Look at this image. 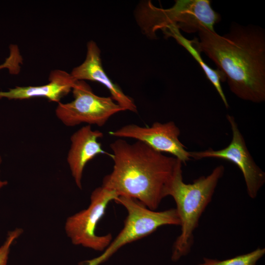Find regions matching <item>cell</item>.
Returning <instances> with one entry per match:
<instances>
[{
    "label": "cell",
    "mask_w": 265,
    "mask_h": 265,
    "mask_svg": "<svg viewBox=\"0 0 265 265\" xmlns=\"http://www.w3.org/2000/svg\"><path fill=\"white\" fill-rule=\"evenodd\" d=\"M192 40L225 75L230 90L240 99L265 101V35L255 26H235L220 35L203 29Z\"/></svg>",
    "instance_id": "obj_1"
},
{
    "label": "cell",
    "mask_w": 265,
    "mask_h": 265,
    "mask_svg": "<svg viewBox=\"0 0 265 265\" xmlns=\"http://www.w3.org/2000/svg\"><path fill=\"white\" fill-rule=\"evenodd\" d=\"M112 171L105 176L102 186L118 196L138 200L155 211L167 197L168 186L183 163L139 141L129 143L118 139L110 144Z\"/></svg>",
    "instance_id": "obj_2"
},
{
    "label": "cell",
    "mask_w": 265,
    "mask_h": 265,
    "mask_svg": "<svg viewBox=\"0 0 265 265\" xmlns=\"http://www.w3.org/2000/svg\"><path fill=\"white\" fill-rule=\"evenodd\" d=\"M182 164L176 170L166 192L167 196H171L176 203L180 220L181 233L172 246L171 259L173 262L178 261L190 252L194 232L225 171L224 166L220 165L207 176H202L192 183L186 184L183 180Z\"/></svg>",
    "instance_id": "obj_3"
},
{
    "label": "cell",
    "mask_w": 265,
    "mask_h": 265,
    "mask_svg": "<svg viewBox=\"0 0 265 265\" xmlns=\"http://www.w3.org/2000/svg\"><path fill=\"white\" fill-rule=\"evenodd\" d=\"M114 201L127 210L123 228L101 255L84 261L80 265H100L123 246L149 235L159 227L180 225L176 208L157 212L149 209L138 200L125 196H119Z\"/></svg>",
    "instance_id": "obj_4"
},
{
    "label": "cell",
    "mask_w": 265,
    "mask_h": 265,
    "mask_svg": "<svg viewBox=\"0 0 265 265\" xmlns=\"http://www.w3.org/2000/svg\"><path fill=\"white\" fill-rule=\"evenodd\" d=\"M141 17L145 19V30L155 35L158 29L169 26L188 33L203 29L214 30V25L220 20V15L211 6L209 0H177L168 9L158 8L148 2Z\"/></svg>",
    "instance_id": "obj_5"
},
{
    "label": "cell",
    "mask_w": 265,
    "mask_h": 265,
    "mask_svg": "<svg viewBox=\"0 0 265 265\" xmlns=\"http://www.w3.org/2000/svg\"><path fill=\"white\" fill-rule=\"evenodd\" d=\"M72 90L74 100L59 103L55 109L56 117L66 126L86 123L102 127L112 115L125 110L111 96L96 95L84 80H77Z\"/></svg>",
    "instance_id": "obj_6"
},
{
    "label": "cell",
    "mask_w": 265,
    "mask_h": 265,
    "mask_svg": "<svg viewBox=\"0 0 265 265\" xmlns=\"http://www.w3.org/2000/svg\"><path fill=\"white\" fill-rule=\"evenodd\" d=\"M118 196L113 190L98 187L91 193L89 206L67 218L65 231L73 244L100 252L108 246L113 239L111 234L99 236L96 229L109 203Z\"/></svg>",
    "instance_id": "obj_7"
},
{
    "label": "cell",
    "mask_w": 265,
    "mask_h": 265,
    "mask_svg": "<svg viewBox=\"0 0 265 265\" xmlns=\"http://www.w3.org/2000/svg\"><path fill=\"white\" fill-rule=\"evenodd\" d=\"M226 118L232 132L229 145L217 150L210 148L205 151L189 152L190 157L195 160L220 159L234 163L242 173L248 196L255 199L265 183V173L253 159L234 116L228 114Z\"/></svg>",
    "instance_id": "obj_8"
},
{
    "label": "cell",
    "mask_w": 265,
    "mask_h": 265,
    "mask_svg": "<svg viewBox=\"0 0 265 265\" xmlns=\"http://www.w3.org/2000/svg\"><path fill=\"white\" fill-rule=\"evenodd\" d=\"M180 133L178 127L171 121L163 123L156 122L149 127L128 124L109 132L114 137L141 141L158 152L170 154L186 164L191 159L189 152L179 139Z\"/></svg>",
    "instance_id": "obj_9"
},
{
    "label": "cell",
    "mask_w": 265,
    "mask_h": 265,
    "mask_svg": "<svg viewBox=\"0 0 265 265\" xmlns=\"http://www.w3.org/2000/svg\"><path fill=\"white\" fill-rule=\"evenodd\" d=\"M70 74L77 80H89L101 83L108 90L112 99L125 110L135 113L137 112L133 99L126 95L121 88L110 79L104 71L101 51L94 41L88 42L85 59L80 65L73 69Z\"/></svg>",
    "instance_id": "obj_10"
},
{
    "label": "cell",
    "mask_w": 265,
    "mask_h": 265,
    "mask_svg": "<svg viewBox=\"0 0 265 265\" xmlns=\"http://www.w3.org/2000/svg\"><path fill=\"white\" fill-rule=\"evenodd\" d=\"M103 136L99 130H93L90 125L83 126L71 136V144L67 161L76 185L82 188V178L86 164L99 154H105L98 140Z\"/></svg>",
    "instance_id": "obj_11"
},
{
    "label": "cell",
    "mask_w": 265,
    "mask_h": 265,
    "mask_svg": "<svg viewBox=\"0 0 265 265\" xmlns=\"http://www.w3.org/2000/svg\"><path fill=\"white\" fill-rule=\"evenodd\" d=\"M48 83L39 86H16L7 91H0V99L24 100L43 97L58 102L72 90L77 81L70 74L61 70L52 71Z\"/></svg>",
    "instance_id": "obj_12"
},
{
    "label": "cell",
    "mask_w": 265,
    "mask_h": 265,
    "mask_svg": "<svg viewBox=\"0 0 265 265\" xmlns=\"http://www.w3.org/2000/svg\"><path fill=\"white\" fill-rule=\"evenodd\" d=\"M163 31L167 36L174 38L193 56L203 70L207 78L215 88L225 107L228 108L229 107L228 101L221 85V82L226 80L224 73L219 69H213L206 63L201 56L200 52L194 45L192 41L184 37L177 27L169 26L164 29Z\"/></svg>",
    "instance_id": "obj_13"
},
{
    "label": "cell",
    "mask_w": 265,
    "mask_h": 265,
    "mask_svg": "<svg viewBox=\"0 0 265 265\" xmlns=\"http://www.w3.org/2000/svg\"><path fill=\"white\" fill-rule=\"evenodd\" d=\"M265 254V248L258 247L248 253L222 260L205 257L197 265H256Z\"/></svg>",
    "instance_id": "obj_14"
},
{
    "label": "cell",
    "mask_w": 265,
    "mask_h": 265,
    "mask_svg": "<svg viewBox=\"0 0 265 265\" xmlns=\"http://www.w3.org/2000/svg\"><path fill=\"white\" fill-rule=\"evenodd\" d=\"M23 233L21 228H16L7 232L4 242L0 246V265H7L11 246Z\"/></svg>",
    "instance_id": "obj_15"
},
{
    "label": "cell",
    "mask_w": 265,
    "mask_h": 265,
    "mask_svg": "<svg viewBox=\"0 0 265 265\" xmlns=\"http://www.w3.org/2000/svg\"><path fill=\"white\" fill-rule=\"evenodd\" d=\"M7 68L11 73H14L17 68V62L15 58L12 55L6 59V61L0 65V69Z\"/></svg>",
    "instance_id": "obj_16"
},
{
    "label": "cell",
    "mask_w": 265,
    "mask_h": 265,
    "mask_svg": "<svg viewBox=\"0 0 265 265\" xmlns=\"http://www.w3.org/2000/svg\"><path fill=\"white\" fill-rule=\"evenodd\" d=\"M2 162V158L1 156L0 155V165ZM7 182L6 181H3L1 180L0 178V189L3 187L4 186L7 185Z\"/></svg>",
    "instance_id": "obj_17"
}]
</instances>
